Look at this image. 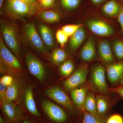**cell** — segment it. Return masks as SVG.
I'll list each match as a JSON object with an SVG mask.
<instances>
[{"instance_id": "6da1fadb", "label": "cell", "mask_w": 123, "mask_h": 123, "mask_svg": "<svg viewBox=\"0 0 123 123\" xmlns=\"http://www.w3.org/2000/svg\"><path fill=\"white\" fill-rule=\"evenodd\" d=\"M1 9L4 14L21 18L33 16L40 8L39 6L30 4L22 0H5Z\"/></svg>"}, {"instance_id": "7a4b0ae2", "label": "cell", "mask_w": 123, "mask_h": 123, "mask_svg": "<svg viewBox=\"0 0 123 123\" xmlns=\"http://www.w3.org/2000/svg\"><path fill=\"white\" fill-rule=\"evenodd\" d=\"M105 73V69L101 65H96L92 68L89 80L90 86L92 91L103 94L109 90Z\"/></svg>"}, {"instance_id": "3957f363", "label": "cell", "mask_w": 123, "mask_h": 123, "mask_svg": "<svg viewBox=\"0 0 123 123\" xmlns=\"http://www.w3.org/2000/svg\"><path fill=\"white\" fill-rule=\"evenodd\" d=\"M42 108L44 115L52 123H66L68 121L69 116L61 107L48 100L42 103Z\"/></svg>"}, {"instance_id": "277c9868", "label": "cell", "mask_w": 123, "mask_h": 123, "mask_svg": "<svg viewBox=\"0 0 123 123\" xmlns=\"http://www.w3.org/2000/svg\"><path fill=\"white\" fill-rule=\"evenodd\" d=\"M44 93L46 96L64 107L70 114L76 116L77 110L68 95L61 88L58 86L51 87L46 90Z\"/></svg>"}, {"instance_id": "5b68a950", "label": "cell", "mask_w": 123, "mask_h": 123, "mask_svg": "<svg viewBox=\"0 0 123 123\" xmlns=\"http://www.w3.org/2000/svg\"><path fill=\"white\" fill-rule=\"evenodd\" d=\"M0 31L7 46L16 55H19V40L15 28L11 24L7 23H2L0 25Z\"/></svg>"}, {"instance_id": "8992f818", "label": "cell", "mask_w": 123, "mask_h": 123, "mask_svg": "<svg viewBox=\"0 0 123 123\" xmlns=\"http://www.w3.org/2000/svg\"><path fill=\"white\" fill-rule=\"evenodd\" d=\"M1 111L7 123H15L24 116V111L12 102L4 100L2 101Z\"/></svg>"}, {"instance_id": "52a82bcc", "label": "cell", "mask_w": 123, "mask_h": 123, "mask_svg": "<svg viewBox=\"0 0 123 123\" xmlns=\"http://www.w3.org/2000/svg\"><path fill=\"white\" fill-rule=\"evenodd\" d=\"M88 72L87 65L81 66L65 81L64 88L68 91H71L78 88L85 82Z\"/></svg>"}, {"instance_id": "ba28073f", "label": "cell", "mask_w": 123, "mask_h": 123, "mask_svg": "<svg viewBox=\"0 0 123 123\" xmlns=\"http://www.w3.org/2000/svg\"><path fill=\"white\" fill-rule=\"evenodd\" d=\"M24 33L26 39L32 46L42 53L47 54L43 42L37 32L34 24L31 23L26 24Z\"/></svg>"}, {"instance_id": "9c48e42d", "label": "cell", "mask_w": 123, "mask_h": 123, "mask_svg": "<svg viewBox=\"0 0 123 123\" xmlns=\"http://www.w3.org/2000/svg\"><path fill=\"white\" fill-rule=\"evenodd\" d=\"M26 61L30 73L40 81H43L46 73L42 63L35 56L30 53L26 55Z\"/></svg>"}, {"instance_id": "30bf717a", "label": "cell", "mask_w": 123, "mask_h": 123, "mask_svg": "<svg viewBox=\"0 0 123 123\" xmlns=\"http://www.w3.org/2000/svg\"><path fill=\"white\" fill-rule=\"evenodd\" d=\"M108 78L111 84L123 85V61L110 64L107 67Z\"/></svg>"}, {"instance_id": "8fae6325", "label": "cell", "mask_w": 123, "mask_h": 123, "mask_svg": "<svg viewBox=\"0 0 123 123\" xmlns=\"http://www.w3.org/2000/svg\"><path fill=\"white\" fill-rule=\"evenodd\" d=\"M0 54L2 61L10 68L16 70L21 69L20 62L6 47L1 36L0 38Z\"/></svg>"}, {"instance_id": "7c38bea8", "label": "cell", "mask_w": 123, "mask_h": 123, "mask_svg": "<svg viewBox=\"0 0 123 123\" xmlns=\"http://www.w3.org/2000/svg\"><path fill=\"white\" fill-rule=\"evenodd\" d=\"M87 25L92 32L100 36H109L114 32L110 25L101 20H90L87 22Z\"/></svg>"}, {"instance_id": "4fadbf2b", "label": "cell", "mask_w": 123, "mask_h": 123, "mask_svg": "<svg viewBox=\"0 0 123 123\" xmlns=\"http://www.w3.org/2000/svg\"><path fill=\"white\" fill-rule=\"evenodd\" d=\"M25 104L29 114L38 119H41L42 115L38 110L34 99L33 90L31 86L26 88L24 94Z\"/></svg>"}, {"instance_id": "5bb4252c", "label": "cell", "mask_w": 123, "mask_h": 123, "mask_svg": "<svg viewBox=\"0 0 123 123\" xmlns=\"http://www.w3.org/2000/svg\"><path fill=\"white\" fill-rule=\"evenodd\" d=\"M87 87L77 88L71 91V95L75 105L82 112L85 111L84 104L88 91Z\"/></svg>"}, {"instance_id": "9a60e30c", "label": "cell", "mask_w": 123, "mask_h": 123, "mask_svg": "<svg viewBox=\"0 0 123 123\" xmlns=\"http://www.w3.org/2000/svg\"><path fill=\"white\" fill-rule=\"evenodd\" d=\"M96 52L94 40L92 38H89L82 48L80 53V57L84 61H91L95 57Z\"/></svg>"}, {"instance_id": "2e32d148", "label": "cell", "mask_w": 123, "mask_h": 123, "mask_svg": "<svg viewBox=\"0 0 123 123\" xmlns=\"http://www.w3.org/2000/svg\"><path fill=\"white\" fill-rule=\"evenodd\" d=\"M98 52L100 57L106 63L112 64L114 61L110 43L107 40H103L99 44Z\"/></svg>"}, {"instance_id": "e0dca14e", "label": "cell", "mask_w": 123, "mask_h": 123, "mask_svg": "<svg viewBox=\"0 0 123 123\" xmlns=\"http://www.w3.org/2000/svg\"><path fill=\"white\" fill-rule=\"evenodd\" d=\"M85 111L98 118L106 121L107 119L102 117L97 111L96 105V97L92 92H88L86 95L85 104Z\"/></svg>"}, {"instance_id": "ac0fdd59", "label": "cell", "mask_w": 123, "mask_h": 123, "mask_svg": "<svg viewBox=\"0 0 123 123\" xmlns=\"http://www.w3.org/2000/svg\"><path fill=\"white\" fill-rule=\"evenodd\" d=\"M37 13L39 17L43 21L47 23H53L58 22L60 19V14L55 10L39 9Z\"/></svg>"}, {"instance_id": "d6986e66", "label": "cell", "mask_w": 123, "mask_h": 123, "mask_svg": "<svg viewBox=\"0 0 123 123\" xmlns=\"http://www.w3.org/2000/svg\"><path fill=\"white\" fill-rule=\"evenodd\" d=\"M39 28L41 37L44 44L49 48L53 47L55 44V38L50 29L43 23L39 24Z\"/></svg>"}, {"instance_id": "ffe728a7", "label": "cell", "mask_w": 123, "mask_h": 123, "mask_svg": "<svg viewBox=\"0 0 123 123\" xmlns=\"http://www.w3.org/2000/svg\"><path fill=\"white\" fill-rule=\"evenodd\" d=\"M122 4L116 0H110L103 6L102 11L103 13L109 17H114L118 14Z\"/></svg>"}, {"instance_id": "44dd1931", "label": "cell", "mask_w": 123, "mask_h": 123, "mask_svg": "<svg viewBox=\"0 0 123 123\" xmlns=\"http://www.w3.org/2000/svg\"><path fill=\"white\" fill-rule=\"evenodd\" d=\"M86 36V31L82 26L71 36L69 43L70 48L73 50H76L84 42Z\"/></svg>"}, {"instance_id": "7402d4cb", "label": "cell", "mask_w": 123, "mask_h": 123, "mask_svg": "<svg viewBox=\"0 0 123 123\" xmlns=\"http://www.w3.org/2000/svg\"><path fill=\"white\" fill-rule=\"evenodd\" d=\"M96 101L97 111L98 114L103 118L107 119L106 116L110 106L107 99L105 97L101 94L96 96Z\"/></svg>"}, {"instance_id": "603a6c76", "label": "cell", "mask_w": 123, "mask_h": 123, "mask_svg": "<svg viewBox=\"0 0 123 123\" xmlns=\"http://www.w3.org/2000/svg\"><path fill=\"white\" fill-rule=\"evenodd\" d=\"M58 1L62 8L67 11H72L80 6L82 0H58Z\"/></svg>"}, {"instance_id": "cb8c5ba5", "label": "cell", "mask_w": 123, "mask_h": 123, "mask_svg": "<svg viewBox=\"0 0 123 123\" xmlns=\"http://www.w3.org/2000/svg\"><path fill=\"white\" fill-rule=\"evenodd\" d=\"M18 91V85L14 81L11 85L7 86L4 99L11 101H14L17 98Z\"/></svg>"}, {"instance_id": "d4e9b609", "label": "cell", "mask_w": 123, "mask_h": 123, "mask_svg": "<svg viewBox=\"0 0 123 123\" xmlns=\"http://www.w3.org/2000/svg\"><path fill=\"white\" fill-rule=\"evenodd\" d=\"M75 69V65L72 61L68 60L62 64L60 68V72L62 76L67 77L72 74Z\"/></svg>"}, {"instance_id": "484cf974", "label": "cell", "mask_w": 123, "mask_h": 123, "mask_svg": "<svg viewBox=\"0 0 123 123\" xmlns=\"http://www.w3.org/2000/svg\"><path fill=\"white\" fill-rule=\"evenodd\" d=\"M67 55L65 52L60 49H57L54 51L52 55V60L57 65L63 63L66 60Z\"/></svg>"}, {"instance_id": "4316f807", "label": "cell", "mask_w": 123, "mask_h": 123, "mask_svg": "<svg viewBox=\"0 0 123 123\" xmlns=\"http://www.w3.org/2000/svg\"><path fill=\"white\" fill-rule=\"evenodd\" d=\"M82 112V123H106V121L98 118L85 111Z\"/></svg>"}, {"instance_id": "83f0119b", "label": "cell", "mask_w": 123, "mask_h": 123, "mask_svg": "<svg viewBox=\"0 0 123 123\" xmlns=\"http://www.w3.org/2000/svg\"><path fill=\"white\" fill-rule=\"evenodd\" d=\"M113 50L116 56L120 60H123V41L118 40L113 43Z\"/></svg>"}, {"instance_id": "f1b7e54d", "label": "cell", "mask_w": 123, "mask_h": 123, "mask_svg": "<svg viewBox=\"0 0 123 123\" xmlns=\"http://www.w3.org/2000/svg\"><path fill=\"white\" fill-rule=\"evenodd\" d=\"M82 26V25L80 24L68 25L62 27L61 29L69 37L72 36L79 28Z\"/></svg>"}, {"instance_id": "f546056e", "label": "cell", "mask_w": 123, "mask_h": 123, "mask_svg": "<svg viewBox=\"0 0 123 123\" xmlns=\"http://www.w3.org/2000/svg\"><path fill=\"white\" fill-rule=\"evenodd\" d=\"M69 37L62 29L58 30L56 34V37L57 42L62 47L67 43Z\"/></svg>"}, {"instance_id": "4dcf8cb0", "label": "cell", "mask_w": 123, "mask_h": 123, "mask_svg": "<svg viewBox=\"0 0 123 123\" xmlns=\"http://www.w3.org/2000/svg\"><path fill=\"white\" fill-rule=\"evenodd\" d=\"M56 0H39L37 1L40 8L50 9L55 6Z\"/></svg>"}, {"instance_id": "1f68e13d", "label": "cell", "mask_w": 123, "mask_h": 123, "mask_svg": "<svg viewBox=\"0 0 123 123\" xmlns=\"http://www.w3.org/2000/svg\"><path fill=\"white\" fill-rule=\"evenodd\" d=\"M106 123H123V118L120 115L115 114L107 119Z\"/></svg>"}, {"instance_id": "d6a6232c", "label": "cell", "mask_w": 123, "mask_h": 123, "mask_svg": "<svg viewBox=\"0 0 123 123\" xmlns=\"http://www.w3.org/2000/svg\"><path fill=\"white\" fill-rule=\"evenodd\" d=\"M14 82L13 79L9 75H5L1 77L0 80V83L4 85L8 86L11 85Z\"/></svg>"}, {"instance_id": "836d02e7", "label": "cell", "mask_w": 123, "mask_h": 123, "mask_svg": "<svg viewBox=\"0 0 123 123\" xmlns=\"http://www.w3.org/2000/svg\"><path fill=\"white\" fill-rule=\"evenodd\" d=\"M118 21L120 24L121 29V31L123 32V4H121V8L117 15Z\"/></svg>"}, {"instance_id": "e575fe53", "label": "cell", "mask_w": 123, "mask_h": 123, "mask_svg": "<svg viewBox=\"0 0 123 123\" xmlns=\"http://www.w3.org/2000/svg\"><path fill=\"white\" fill-rule=\"evenodd\" d=\"M109 90L115 92L123 98V85L119 86L116 88H110Z\"/></svg>"}, {"instance_id": "d590c367", "label": "cell", "mask_w": 123, "mask_h": 123, "mask_svg": "<svg viewBox=\"0 0 123 123\" xmlns=\"http://www.w3.org/2000/svg\"><path fill=\"white\" fill-rule=\"evenodd\" d=\"M7 86L0 83V98L2 101L4 100Z\"/></svg>"}, {"instance_id": "8d00e7d4", "label": "cell", "mask_w": 123, "mask_h": 123, "mask_svg": "<svg viewBox=\"0 0 123 123\" xmlns=\"http://www.w3.org/2000/svg\"><path fill=\"white\" fill-rule=\"evenodd\" d=\"M15 123H35L32 120L27 119L25 117L24 115L20 120L16 122Z\"/></svg>"}, {"instance_id": "74e56055", "label": "cell", "mask_w": 123, "mask_h": 123, "mask_svg": "<svg viewBox=\"0 0 123 123\" xmlns=\"http://www.w3.org/2000/svg\"><path fill=\"white\" fill-rule=\"evenodd\" d=\"M106 0H90L91 2L95 5H98L103 3Z\"/></svg>"}, {"instance_id": "f35d334b", "label": "cell", "mask_w": 123, "mask_h": 123, "mask_svg": "<svg viewBox=\"0 0 123 123\" xmlns=\"http://www.w3.org/2000/svg\"><path fill=\"white\" fill-rule=\"evenodd\" d=\"M22 0L30 4L39 6L37 1L36 0Z\"/></svg>"}, {"instance_id": "ab89813d", "label": "cell", "mask_w": 123, "mask_h": 123, "mask_svg": "<svg viewBox=\"0 0 123 123\" xmlns=\"http://www.w3.org/2000/svg\"><path fill=\"white\" fill-rule=\"evenodd\" d=\"M0 123H7L5 119L1 115H0Z\"/></svg>"}, {"instance_id": "60d3db41", "label": "cell", "mask_w": 123, "mask_h": 123, "mask_svg": "<svg viewBox=\"0 0 123 123\" xmlns=\"http://www.w3.org/2000/svg\"><path fill=\"white\" fill-rule=\"evenodd\" d=\"M5 0H0V10L2 8Z\"/></svg>"}, {"instance_id": "b9f144b4", "label": "cell", "mask_w": 123, "mask_h": 123, "mask_svg": "<svg viewBox=\"0 0 123 123\" xmlns=\"http://www.w3.org/2000/svg\"><path fill=\"white\" fill-rule=\"evenodd\" d=\"M120 2H122V4H123V0H119Z\"/></svg>"}, {"instance_id": "7bdbcfd3", "label": "cell", "mask_w": 123, "mask_h": 123, "mask_svg": "<svg viewBox=\"0 0 123 123\" xmlns=\"http://www.w3.org/2000/svg\"><path fill=\"white\" fill-rule=\"evenodd\" d=\"M37 0V1H38L39 0Z\"/></svg>"}]
</instances>
